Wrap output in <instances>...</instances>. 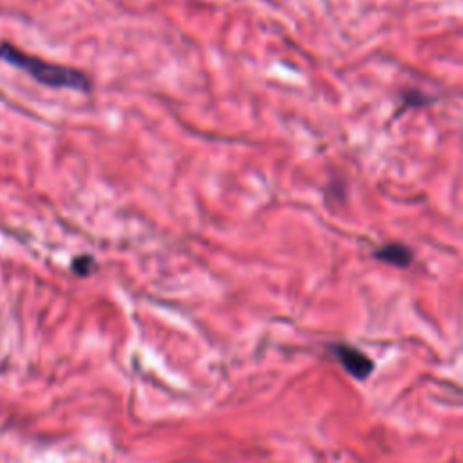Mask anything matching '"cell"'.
<instances>
[{
    "mask_svg": "<svg viewBox=\"0 0 463 463\" xmlns=\"http://www.w3.org/2000/svg\"><path fill=\"white\" fill-rule=\"evenodd\" d=\"M94 268V259L90 255H80L72 260V269L78 275H87Z\"/></svg>",
    "mask_w": 463,
    "mask_h": 463,
    "instance_id": "277c9868",
    "label": "cell"
},
{
    "mask_svg": "<svg viewBox=\"0 0 463 463\" xmlns=\"http://www.w3.org/2000/svg\"><path fill=\"white\" fill-rule=\"evenodd\" d=\"M374 257L383 260V262H387V264H392V266H398V268H407L412 262L414 253L405 244L391 242V244H385L383 248L376 250Z\"/></svg>",
    "mask_w": 463,
    "mask_h": 463,
    "instance_id": "3957f363",
    "label": "cell"
},
{
    "mask_svg": "<svg viewBox=\"0 0 463 463\" xmlns=\"http://www.w3.org/2000/svg\"><path fill=\"white\" fill-rule=\"evenodd\" d=\"M329 349L336 356L340 365L356 380H365L374 371V362L354 345L333 344L329 345Z\"/></svg>",
    "mask_w": 463,
    "mask_h": 463,
    "instance_id": "7a4b0ae2",
    "label": "cell"
},
{
    "mask_svg": "<svg viewBox=\"0 0 463 463\" xmlns=\"http://www.w3.org/2000/svg\"><path fill=\"white\" fill-rule=\"evenodd\" d=\"M0 60L14 69H20L31 76L36 83L51 89H69L80 92H90L92 80L87 72L76 67L47 61L40 56L29 54L27 51L13 45L11 42L0 43Z\"/></svg>",
    "mask_w": 463,
    "mask_h": 463,
    "instance_id": "6da1fadb",
    "label": "cell"
}]
</instances>
